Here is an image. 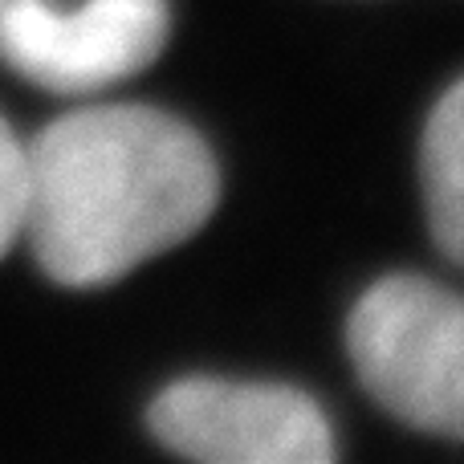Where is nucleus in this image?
<instances>
[{
	"mask_svg": "<svg viewBox=\"0 0 464 464\" xmlns=\"http://www.w3.org/2000/svg\"><path fill=\"white\" fill-rule=\"evenodd\" d=\"M24 151V237L65 289L111 285L184 245L220 200V168L200 130L143 102L70 111Z\"/></svg>",
	"mask_w": 464,
	"mask_h": 464,
	"instance_id": "1",
	"label": "nucleus"
},
{
	"mask_svg": "<svg viewBox=\"0 0 464 464\" xmlns=\"http://www.w3.org/2000/svg\"><path fill=\"white\" fill-rule=\"evenodd\" d=\"M346 351L362 387L395 420L464 440V297L395 273L359 297Z\"/></svg>",
	"mask_w": 464,
	"mask_h": 464,
	"instance_id": "2",
	"label": "nucleus"
},
{
	"mask_svg": "<svg viewBox=\"0 0 464 464\" xmlns=\"http://www.w3.org/2000/svg\"><path fill=\"white\" fill-rule=\"evenodd\" d=\"M163 449L204 464H326L334 460L330 420L305 392L285 383L179 379L147 408Z\"/></svg>",
	"mask_w": 464,
	"mask_h": 464,
	"instance_id": "3",
	"label": "nucleus"
},
{
	"mask_svg": "<svg viewBox=\"0 0 464 464\" xmlns=\"http://www.w3.org/2000/svg\"><path fill=\"white\" fill-rule=\"evenodd\" d=\"M168 0H0V62L57 94H86L135 78L168 45Z\"/></svg>",
	"mask_w": 464,
	"mask_h": 464,
	"instance_id": "4",
	"label": "nucleus"
},
{
	"mask_svg": "<svg viewBox=\"0 0 464 464\" xmlns=\"http://www.w3.org/2000/svg\"><path fill=\"white\" fill-rule=\"evenodd\" d=\"M420 171L436 248L464 265V78L444 90L428 114Z\"/></svg>",
	"mask_w": 464,
	"mask_h": 464,
	"instance_id": "5",
	"label": "nucleus"
},
{
	"mask_svg": "<svg viewBox=\"0 0 464 464\" xmlns=\"http://www.w3.org/2000/svg\"><path fill=\"white\" fill-rule=\"evenodd\" d=\"M24 204H29V151L24 139L0 119V256L24 237Z\"/></svg>",
	"mask_w": 464,
	"mask_h": 464,
	"instance_id": "6",
	"label": "nucleus"
}]
</instances>
